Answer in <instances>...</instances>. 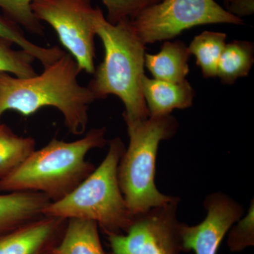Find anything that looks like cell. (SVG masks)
<instances>
[{"instance_id": "4fadbf2b", "label": "cell", "mask_w": 254, "mask_h": 254, "mask_svg": "<svg viewBox=\"0 0 254 254\" xmlns=\"http://www.w3.org/2000/svg\"><path fill=\"white\" fill-rule=\"evenodd\" d=\"M190 50L186 43L180 40L165 41L158 53L145 55V66L160 81L181 83L190 73Z\"/></svg>"}, {"instance_id": "30bf717a", "label": "cell", "mask_w": 254, "mask_h": 254, "mask_svg": "<svg viewBox=\"0 0 254 254\" xmlns=\"http://www.w3.org/2000/svg\"><path fill=\"white\" fill-rule=\"evenodd\" d=\"M67 220L42 216L0 237V254H46Z\"/></svg>"}, {"instance_id": "5bb4252c", "label": "cell", "mask_w": 254, "mask_h": 254, "mask_svg": "<svg viewBox=\"0 0 254 254\" xmlns=\"http://www.w3.org/2000/svg\"><path fill=\"white\" fill-rule=\"evenodd\" d=\"M96 222L81 219L66 222L63 239L51 254H106L98 233Z\"/></svg>"}, {"instance_id": "7402d4cb", "label": "cell", "mask_w": 254, "mask_h": 254, "mask_svg": "<svg viewBox=\"0 0 254 254\" xmlns=\"http://www.w3.org/2000/svg\"><path fill=\"white\" fill-rule=\"evenodd\" d=\"M162 0H102L106 6V19L113 24L124 20H133L143 10Z\"/></svg>"}, {"instance_id": "6da1fadb", "label": "cell", "mask_w": 254, "mask_h": 254, "mask_svg": "<svg viewBox=\"0 0 254 254\" xmlns=\"http://www.w3.org/2000/svg\"><path fill=\"white\" fill-rule=\"evenodd\" d=\"M81 71L77 62L65 52L44 67L41 74L32 77L0 73V115L14 110L28 117L51 107L63 115L68 131L83 134L88 123V109L95 98L88 86L78 83Z\"/></svg>"}, {"instance_id": "9c48e42d", "label": "cell", "mask_w": 254, "mask_h": 254, "mask_svg": "<svg viewBox=\"0 0 254 254\" xmlns=\"http://www.w3.org/2000/svg\"><path fill=\"white\" fill-rule=\"evenodd\" d=\"M206 217L193 226L181 223L180 227L182 252L195 254H218L219 247L230 228L245 215L243 206L221 192H214L203 202Z\"/></svg>"}, {"instance_id": "8fae6325", "label": "cell", "mask_w": 254, "mask_h": 254, "mask_svg": "<svg viewBox=\"0 0 254 254\" xmlns=\"http://www.w3.org/2000/svg\"><path fill=\"white\" fill-rule=\"evenodd\" d=\"M142 93L150 116L171 115L174 110L190 108L195 92L187 80L181 83L160 81L144 75Z\"/></svg>"}, {"instance_id": "ffe728a7", "label": "cell", "mask_w": 254, "mask_h": 254, "mask_svg": "<svg viewBox=\"0 0 254 254\" xmlns=\"http://www.w3.org/2000/svg\"><path fill=\"white\" fill-rule=\"evenodd\" d=\"M33 0H0V8L5 16L33 34L42 36L44 27L31 9Z\"/></svg>"}, {"instance_id": "603a6c76", "label": "cell", "mask_w": 254, "mask_h": 254, "mask_svg": "<svg viewBox=\"0 0 254 254\" xmlns=\"http://www.w3.org/2000/svg\"><path fill=\"white\" fill-rule=\"evenodd\" d=\"M224 4L225 10L239 18L251 16L254 12V0H227Z\"/></svg>"}, {"instance_id": "e0dca14e", "label": "cell", "mask_w": 254, "mask_h": 254, "mask_svg": "<svg viewBox=\"0 0 254 254\" xmlns=\"http://www.w3.org/2000/svg\"><path fill=\"white\" fill-rule=\"evenodd\" d=\"M36 150L31 137L20 136L0 124V180L11 173Z\"/></svg>"}, {"instance_id": "d6986e66", "label": "cell", "mask_w": 254, "mask_h": 254, "mask_svg": "<svg viewBox=\"0 0 254 254\" xmlns=\"http://www.w3.org/2000/svg\"><path fill=\"white\" fill-rule=\"evenodd\" d=\"M13 45L0 38V73H8L18 78L36 76L33 65L36 59L25 50L14 49Z\"/></svg>"}, {"instance_id": "5b68a950", "label": "cell", "mask_w": 254, "mask_h": 254, "mask_svg": "<svg viewBox=\"0 0 254 254\" xmlns=\"http://www.w3.org/2000/svg\"><path fill=\"white\" fill-rule=\"evenodd\" d=\"M125 123L129 143L119 163L118 181L127 206L136 215L176 198L162 193L155 177L159 144L175 136L179 123L171 115Z\"/></svg>"}, {"instance_id": "52a82bcc", "label": "cell", "mask_w": 254, "mask_h": 254, "mask_svg": "<svg viewBox=\"0 0 254 254\" xmlns=\"http://www.w3.org/2000/svg\"><path fill=\"white\" fill-rule=\"evenodd\" d=\"M33 14L48 23L77 62L81 71L95 72V37L92 0H33Z\"/></svg>"}, {"instance_id": "7c38bea8", "label": "cell", "mask_w": 254, "mask_h": 254, "mask_svg": "<svg viewBox=\"0 0 254 254\" xmlns=\"http://www.w3.org/2000/svg\"><path fill=\"white\" fill-rule=\"evenodd\" d=\"M50 202L44 193L32 190L0 194V237L41 218Z\"/></svg>"}, {"instance_id": "277c9868", "label": "cell", "mask_w": 254, "mask_h": 254, "mask_svg": "<svg viewBox=\"0 0 254 254\" xmlns=\"http://www.w3.org/2000/svg\"><path fill=\"white\" fill-rule=\"evenodd\" d=\"M126 148L123 140L115 138L99 167L69 194L50 202L44 216L69 220L81 219L96 222L108 235L127 232L133 222L118 181V165Z\"/></svg>"}, {"instance_id": "ac0fdd59", "label": "cell", "mask_w": 254, "mask_h": 254, "mask_svg": "<svg viewBox=\"0 0 254 254\" xmlns=\"http://www.w3.org/2000/svg\"><path fill=\"white\" fill-rule=\"evenodd\" d=\"M0 38L11 42L25 50L43 64L44 67L51 64L64 53L60 47H42L33 43L25 36L20 26L0 15Z\"/></svg>"}, {"instance_id": "9a60e30c", "label": "cell", "mask_w": 254, "mask_h": 254, "mask_svg": "<svg viewBox=\"0 0 254 254\" xmlns=\"http://www.w3.org/2000/svg\"><path fill=\"white\" fill-rule=\"evenodd\" d=\"M254 63V43L233 41L226 44L218 64L217 76L222 83L232 85L248 76Z\"/></svg>"}, {"instance_id": "3957f363", "label": "cell", "mask_w": 254, "mask_h": 254, "mask_svg": "<svg viewBox=\"0 0 254 254\" xmlns=\"http://www.w3.org/2000/svg\"><path fill=\"white\" fill-rule=\"evenodd\" d=\"M105 133L106 128L101 127L74 141L53 138L0 180V192H41L52 202L64 198L95 170L86 156L107 144Z\"/></svg>"}, {"instance_id": "ba28073f", "label": "cell", "mask_w": 254, "mask_h": 254, "mask_svg": "<svg viewBox=\"0 0 254 254\" xmlns=\"http://www.w3.org/2000/svg\"><path fill=\"white\" fill-rule=\"evenodd\" d=\"M179 202L176 197L167 204L134 215L126 235H108L113 254H180Z\"/></svg>"}, {"instance_id": "7a4b0ae2", "label": "cell", "mask_w": 254, "mask_h": 254, "mask_svg": "<svg viewBox=\"0 0 254 254\" xmlns=\"http://www.w3.org/2000/svg\"><path fill=\"white\" fill-rule=\"evenodd\" d=\"M93 23L95 33L105 50L103 61L95 68L88 88L95 100L110 95L123 101L125 123L145 120L149 112L142 93L144 76L145 46L131 20L110 23L99 7L95 8Z\"/></svg>"}, {"instance_id": "44dd1931", "label": "cell", "mask_w": 254, "mask_h": 254, "mask_svg": "<svg viewBox=\"0 0 254 254\" xmlns=\"http://www.w3.org/2000/svg\"><path fill=\"white\" fill-rule=\"evenodd\" d=\"M227 245L231 252H239L254 245V203L251 202L247 215H244L229 230Z\"/></svg>"}, {"instance_id": "cb8c5ba5", "label": "cell", "mask_w": 254, "mask_h": 254, "mask_svg": "<svg viewBox=\"0 0 254 254\" xmlns=\"http://www.w3.org/2000/svg\"><path fill=\"white\" fill-rule=\"evenodd\" d=\"M222 1H224V3H225L227 1V0H222Z\"/></svg>"}, {"instance_id": "8992f818", "label": "cell", "mask_w": 254, "mask_h": 254, "mask_svg": "<svg viewBox=\"0 0 254 254\" xmlns=\"http://www.w3.org/2000/svg\"><path fill=\"white\" fill-rule=\"evenodd\" d=\"M132 24L145 45L168 41L185 30L205 24H244L215 0H162L141 11Z\"/></svg>"}, {"instance_id": "2e32d148", "label": "cell", "mask_w": 254, "mask_h": 254, "mask_svg": "<svg viewBox=\"0 0 254 254\" xmlns=\"http://www.w3.org/2000/svg\"><path fill=\"white\" fill-rule=\"evenodd\" d=\"M226 39L225 33L205 31L195 36L188 46L205 78L217 76L219 60L226 46Z\"/></svg>"}]
</instances>
